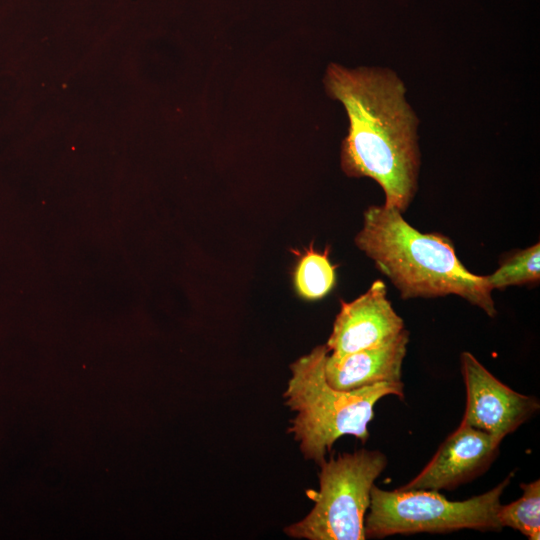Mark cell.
<instances>
[{
  "label": "cell",
  "instance_id": "cell-1",
  "mask_svg": "<svg viewBox=\"0 0 540 540\" xmlns=\"http://www.w3.org/2000/svg\"><path fill=\"white\" fill-rule=\"evenodd\" d=\"M324 85L349 119L341 147L343 172L376 181L384 205L404 213L417 193L421 157L418 118L406 101L403 81L389 68L331 63Z\"/></svg>",
  "mask_w": 540,
  "mask_h": 540
},
{
  "label": "cell",
  "instance_id": "cell-2",
  "mask_svg": "<svg viewBox=\"0 0 540 540\" xmlns=\"http://www.w3.org/2000/svg\"><path fill=\"white\" fill-rule=\"evenodd\" d=\"M402 214L384 204L368 207L354 239L400 297L455 295L494 318L497 310L486 276L474 274L463 265L449 237L420 232Z\"/></svg>",
  "mask_w": 540,
  "mask_h": 540
},
{
  "label": "cell",
  "instance_id": "cell-3",
  "mask_svg": "<svg viewBox=\"0 0 540 540\" xmlns=\"http://www.w3.org/2000/svg\"><path fill=\"white\" fill-rule=\"evenodd\" d=\"M329 350L318 345L290 366L291 377L284 392L285 404L296 416L288 429L299 443L305 459L320 465L333 444L344 435L365 443L374 406L383 397L404 398V384L377 383L342 391L329 385L325 362Z\"/></svg>",
  "mask_w": 540,
  "mask_h": 540
},
{
  "label": "cell",
  "instance_id": "cell-4",
  "mask_svg": "<svg viewBox=\"0 0 540 540\" xmlns=\"http://www.w3.org/2000/svg\"><path fill=\"white\" fill-rule=\"evenodd\" d=\"M510 481L511 475L491 490L464 501H450L436 490L387 491L373 485L364 519L365 537L462 529L500 531V498Z\"/></svg>",
  "mask_w": 540,
  "mask_h": 540
},
{
  "label": "cell",
  "instance_id": "cell-5",
  "mask_svg": "<svg viewBox=\"0 0 540 540\" xmlns=\"http://www.w3.org/2000/svg\"><path fill=\"white\" fill-rule=\"evenodd\" d=\"M319 466V491L307 492L313 508L284 532L296 539H366L364 519L371 489L386 468L387 457L378 450L360 449L331 457Z\"/></svg>",
  "mask_w": 540,
  "mask_h": 540
},
{
  "label": "cell",
  "instance_id": "cell-6",
  "mask_svg": "<svg viewBox=\"0 0 540 540\" xmlns=\"http://www.w3.org/2000/svg\"><path fill=\"white\" fill-rule=\"evenodd\" d=\"M460 361L467 399L461 423L503 440L538 412L537 398L512 390L472 353L462 352Z\"/></svg>",
  "mask_w": 540,
  "mask_h": 540
},
{
  "label": "cell",
  "instance_id": "cell-7",
  "mask_svg": "<svg viewBox=\"0 0 540 540\" xmlns=\"http://www.w3.org/2000/svg\"><path fill=\"white\" fill-rule=\"evenodd\" d=\"M502 439L460 423L427 465L400 490H453L484 473L499 453Z\"/></svg>",
  "mask_w": 540,
  "mask_h": 540
},
{
  "label": "cell",
  "instance_id": "cell-8",
  "mask_svg": "<svg viewBox=\"0 0 540 540\" xmlns=\"http://www.w3.org/2000/svg\"><path fill=\"white\" fill-rule=\"evenodd\" d=\"M403 329L404 321L387 298L385 283L376 280L353 301H341L326 346L332 357H342L381 345Z\"/></svg>",
  "mask_w": 540,
  "mask_h": 540
},
{
  "label": "cell",
  "instance_id": "cell-9",
  "mask_svg": "<svg viewBox=\"0 0 540 540\" xmlns=\"http://www.w3.org/2000/svg\"><path fill=\"white\" fill-rule=\"evenodd\" d=\"M409 331L376 347L342 357L327 356L325 378L337 390L349 391L377 383L402 382V364L407 353Z\"/></svg>",
  "mask_w": 540,
  "mask_h": 540
},
{
  "label": "cell",
  "instance_id": "cell-10",
  "mask_svg": "<svg viewBox=\"0 0 540 540\" xmlns=\"http://www.w3.org/2000/svg\"><path fill=\"white\" fill-rule=\"evenodd\" d=\"M336 266L329 259L328 250L323 253L310 247L299 259L294 271L297 294L306 300L325 297L335 286Z\"/></svg>",
  "mask_w": 540,
  "mask_h": 540
},
{
  "label": "cell",
  "instance_id": "cell-11",
  "mask_svg": "<svg viewBox=\"0 0 540 540\" xmlns=\"http://www.w3.org/2000/svg\"><path fill=\"white\" fill-rule=\"evenodd\" d=\"M523 494L517 500L500 505L498 520L502 528L510 527L530 540L540 538V480L521 483Z\"/></svg>",
  "mask_w": 540,
  "mask_h": 540
},
{
  "label": "cell",
  "instance_id": "cell-12",
  "mask_svg": "<svg viewBox=\"0 0 540 540\" xmlns=\"http://www.w3.org/2000/svg\"><path fill=\"white\" fill-rule=\"evenodd\" d=\"M486 280L492 291L538 283L540 280L539 242L506 258L497 270L486 276Z\"/></svg>",
  "mask_w": 540,
  "mask_h": 540
}]
</instances>
